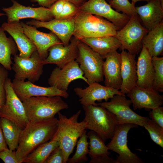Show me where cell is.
<instances>
[{
  "instance_id": "27",
  "label": "cell",
  "mask_w": 163,
  "mask_h": 163,
  "mask_svg": "<svg viewBox=\"0 0 163 163\" xmlns=\"http://www.w3.org/2000/svg\"><path fill=\"white\" fill-rule=\"evenodd\" d=\"M79 40L100 54L103 59L109 53L120 48L121 46L114 36L86 38Z\"/></svg>"
},
{
  "instance_id": "3",
  "label": "cell",
  "mask_w": 163,
  "mask_h": 163,
  "mask_svg": "<svg viewBox=\"0 0 163 163\" xmlns=\"http://www.w3.org/2000/svg\"><path fill=\"white\" fill-rule=\"evenodd\" d=\"M117 27L98 16L79 11L75 17L73 36L79 40L83 38L114 36Z\"/></svg>"
},
{
  "instance_id": "11",
  "label": "cell",
  "mask_w": 163,
  "mask_h": 163,
  "mask_svg": "<svg viewBox=\"0 0 163 163\" xmlns=\"http://www.w3.org/2000/svg\"><path fill=\"white\" fill-rule=\"evenodd\" d=\"M43 60L36 50L28 58L14 56L12 69L15 73L14 79L24 81L26 79L33 83L37 81L43 72Z\"/></svg>"
},
{
  "instance_id": "16",
  "label": "cell",
  "mask_w": 163,
  "mask_h": 163,
  "mask_svg": "<svg viewBox=\"0 0 163 163\" xmlns=\"http://www.w3.org/2000/svg\"><path fill=\"white\" fill-rule=\"evenodd\" d=\"M12 85L16 94L22 101L32 97L58 96L67 98L69 96L67 91L59 90L56 87L39 86L34 84L29 81H20L14 79L12 82Z\"/></svg>"
},
{
  "instance_id": "32",
  "label": "cell",
  "mask_w": 163,
  "mask_h": 163,
  "mask_svg": "<svg viewBox=\"0 0 163 163\" xmlns=\"http://www.w3.org/2000/svg\"><path fill=\"white\" fill-rule=\"evenodd\" d=\"M76 145L75 152L72 157L68 158L67 161L68 163H76L87 161V155L89 152V144L86 130L79 137Z\"/></svg>"
},
{
  "instance_id": "31",
  "label": "cell",
  "mask_w": 163,
  "mask_h": 163,
  "mask_svg": "<svg viewBox=\"0 0 163 163\" xmlns=\"http://www.w3.org/2000/svg\"><path fill=\"white\" fill-rule=\"evenodd\" d=\"M59 146V142L51 139L37 147L25 158V163H44L51 152Z\"/></svg>"
},
{
  "instance_id": "35",
  "label": "cell",
  "mask_w": 163,
  "mask_h": 163,
  "mask_svg": "<svg viewBox=\"0 0 163 163\" xmlns=\"http://www.w3.org/2000/svg\"><path fill=\"white\" fill-rule=\"evenodd\" d=\"M108 2L111 7L117 11H121L130 17L138 14L135 5L131 3L128 0H110Z\"/></svg>"
},
{
  "instance_id": "1",
  "label": "cell",
  "mask_w": 163,
  "mask_h": 163,
  "mask_svg": "<svg viewBox=\"0 0 163 163\" xmlns=\"http://www.w3.org/2000/svg\"><path fill=\"white\" fill-rule=\"evenodd\" d=\"M59 120L51 119L30 122L21 132L15 151L19 163L40 145L50 140L58 128Z\"/></svg>"
},
{
  "instance_id": "41",
  "label": "cell",
  "mask_w": 163,
  "mask_h": 163,
  "mask_svg": "<svg viewBox=\"0 0 163 163\" xmlns=\"http://www.w3.org/2000/svg\"><path fill=\"white\" fill-rule=\"evenodd\" d=\"M66 1L57 0L49 8L54 18H56L61 13Z\"/></svg>"
},
{
  "instance_id": "42",
  "label": "cell",
  "mask_w": 163,
  "mask_h": 163,
  "mask_svg": "<svg viewBox=\"0 0 163 163\" xmlns=\"http://www.w3.org/2000/svg\"><path fill=\"white\" fill-rule=\"evenodd\" d=\"M57 0H30L32 2H37L38 4L44 7L49 8Z\"/></svg>"
},
{
  "instance_id": "26",
  "label": "cell",
  "mask_w": 163,
  "mask_h": 163,
  "mask_svg": "<svg viewBox=\"0 0 163 163\" xmlns=\"http://www.w3.org/2000/svg\"><path fill=\"white\" fill-rule=\"evenodd\" d=\"M89 139V163H115V160L109 157L110 153L104 142L95 132L91 130L87 133Z\"/></svg>"
},
{
  "instance_id": "29",
  "label": "cell",
  "mask_w": 163,
  "mask_h": 163,
  "mask_svg": "<svg viewBox=\"0 0 163 163\" xmlns=\"http://www.w3.org/2000/svg\"><path fill=\"white\" fill-rule=\"evenodd\" d=\"M5 31L0 27V64L7 70H11L13 64L11 56L16 55L18 49L14 40L8 37Z\"/></svg>"
},
{
  "instance_id": "21",
  "label": "cell",
  "mask_w": 163,
  "mask_h": 163,
  "mask_svg": "<svg viewBox=\"0 0 163 163\" xmlns=\"http://www.w3.org/2000/svg\"><path fill=\"white\" fill-rule=\"evenodd\" d=\"M1 27L12 37L19 51L20 57H29L33 52L37 50L34 44L24 33L20 21L4 22Z\"/></svg>"
},
{
  "instance_id": "24",
  "label": "cell",
  "mask_w": 163,
  "mask_h": 163,
  "mask_svg": "<svg viewBox=\"0 0 163 163\" xmlns=\"http://www.w3.org/2000/svg\"><path fill=\"white\" fill-rule=\"evenodd\" d=\"M105 58L103 67L105 85L119 90L122 83L120 53L114 51L109 53Z\"/></svg>"
},
{
  "instance_id": "15",
  "label": "cell",
  "mask_w": 163,
  "mask_h": 163,
  "mask_svg": "<svg viewBox=\"0 0 163 163\" xmlns=\"http://www.w3.org/2000/svg\"><path fill=\"white\" fill-rule=\"evenodd\" d=\"M85 88L77 87L74 89V92L79 98V101L82 106L95 105V101L104 100L108 101L116 94L125 95L118 90L93 82Z\"/></svg>"
},
{
  "instance_id": "10",
  "label": "cell",
  "mask_w": 163,
  "mask_h": 163,
  "mask_svg": "<svg viewBox=\"0 0 163 163\" xmlns=\"http://www.w3.org/2000/svg\"><path fill=\"white\" fill-rule=\"evenodd\" d=\"M131 123L119 125L111 140L107 145L109 150L119 155L115 163H143L144 162L136 154L132 152L127 146V136L129 130L137 127Z\"/></svg>"
},
{
  "instance_id": "22",
  "label": "cell",
  "mask_w": 163,
  "mask_h": 163,
  "mask_svg": "<svg viewBox=\"0 0 163 163\" xmlns=\"http://www.w3.org/2000/svg\"><path fill=\"white\" fill-rule=\"evenodd\" d=\"M121 75L122 83L120 89L121 92L127 94L136 86L137 80L136 55L121 50Z\"/></svg>"
},
{
  "instance_id": "7",
  "label": "cell",
  "mask_w": 163,
  "mask_h": 163,
  "mask_svg": "<svg viewBox=\"0 0 163 163\" xmlns=\"http://www.w3.org/2000/svg\"><path fill=\"white\" fill-rule=\"evenodd\" d=\"M149 31L142 24L138 14L133 15L126 25L117 31L114 36L121 44V50L136 55L142 47V41Z\"/></svg>"
},
{
  "instance_id": "34",
  "label": "cell",
  "mask_w": 163,
  "mask_h": 163,
  "mask_svg": "<svg viewBox=\"0 0 163 163\" xmlns=\"http://www.w3.org/2000/svg\"><path fill=\"white\" fill-rule=\"evenodd\" d=\"M143 126L149 133L152 139L156 144L163 148V128L151 119L147 121Z\"/></svg>"
},
{
  "instance_id": "9",
  "label": "cell",
  "mask_w": 163,
  "mask_h": 163,
  "mask_svg": "<svg viewBox=\"0 0 163 163\" xmlns=\"http://www.w3.org/2000/svg\"><path fill=\"white\" fill-rule=\"evenodd\" d=\"M5 102L0 110V117L5 118L24 129L29 123L22 101L18 97L8 77L5 82Z\"/></svg>"
},
{
  "instance_id": "13",
  "label": "cell",
  "mask_w": 163,
  "mask_h": 163,
  "mask_svg": "<svg viewBox=\"0 0 163 163\" xmlns=\"http://www.w3.org/2000/svg\"><path fill=\"white\" fill-rule=\"evenodd\" d=\"M81 79L88 84L87 79L76 60L72 61L62 68L57 67L52 72L48 80L50 86L67 91L70 83L72 81Z\"/></svg>"
},
{
  "instance_id": "5",
  "label": "cell",
  "mask_w": 163,
  "mask_h": 163,
  "mask_svg": "<svg viewBox=\"0 0 163 163\" xmlns=\"http://www.w3.org/2000/svg\"><path fill=\"white\" fill-rule=\"evenodd\" d=\"M29 122L54 117L61 110L68 108L60 96L31 97L22 101Z\"/></svg>"
},
{
  "instance_id": "44",
  "label": "cell",
  "mask_w": 163,
  "mask_h": 163,
  "mask_svg": "<svg viewBox=\"0 0 163 163\" xmlns=\"http://www.w3.org/2000/svg\"><path fill=\"white\" fill-rule=\"evenodd\" d=\"M74 4L76 6L79 7L84 3H85L88 0H66Z\"/></svg>"
},
{
  "instance_id": "37",
  "label": "cell",
  "mask_w": 163,
  "mask_h": 163,
  "mask_svg": "<svg viewBox=\"0 0 163 163\" xmlns=\"http://www.w3.org/2000/svg\"><path fill=\"white\" fill-rule=\"evenodd\" d=\"M8 71L0 64V110L5 104L6 101L5 82L8 75Z\"/></svg>"
},
{
  "instance_id": "14",
  "label": "cell",
  "mask_w": 163,
  "mask_h": 163,
  "mask_svg": "<svg viewBox=\"0 0 163 163\" xmlns=\"http://www.w3.org/2000/svg\"><path fill=\"white\" fill-rule=\"evenodd\" d=\"M12 5L2 10L7 17V22L20 21L21 19L32 18L41 21H47L54 18L49 8L40 7L33 8L22 5L15 0H11Z\"/></svg>"
},
{
  "instance_id": "38",
  "label": "cell",
  "mask_w": 163,
  "mask_h": 163,
  "mask_svg": "<svg viewBox=\"0 0 163 163\" xmlns=\"http://www.w3.org/2000/svg\"><path fill=\"white\" fill-rule=\"evenodd\" d=\"M64 159L62 150L59 146L51 152L44 163H64Z\"/></svg>"
},
{
  "instance_id": "25",
  "label": "cell",
  "mask_w": 163,
  "mask_h": 163,
  "mask_svg": "<svg viewBox=\"0 0 163 163\" xmlns=\"http://www.w3.org/2000/svg\"><path fill=\"white\" fill-rule=\"evenodd\" d=\"M145 5L136 7L142 25L149 31L163 21V7L160 0H149Z\"/></svg>"
},
{
  "instance_id": "20",
  "label": "cell",
  "mask_w": 163,
  "mask_h": 163,
  "mask_svg": "<svg viewBox=\"0 0 163 163\" xmlns=\"http://www.w3.org/2000/svg\"><path fill=\"white\" fill-rule=\"evenodd\" d=\"M24 33L36 46L40 58L43 60L48 55V49L52 46L62 43L53 33H46L37 30L35 27L20 21Z\"/></svg>"
},
{
  "instance_id": "6",
  "label": "cell",
  "mask_w": 163,
  "mask_h": 163,
  "mask_svg": "<svg viewBox=\"0 0 163 163\" xmlns=\"http://www.w3.org/2000/svg\"><path fill=\"white\" fill-rule=\"evenodd\" d=\"M76 61L87 79L88 85L103 80V57L89 46L78 40Z\"/></svg>"
},
{
  "instance_id": "43",
  "label": "cell",
  "mask_w": 163,
  "mask_h": 163,
  "mask_svg": "<svg viewBox=\"0 0 163 163\" xmlns=\"http://www.w3.org/2000/svg\"><path fill=\"white\" fill-rule=\"evenodd\" d=\"M8 148L7 145L0 126V152Z\"/></svg>"
},
{
  "instance_id": "23",
  "label": "cell",
  "mask_w": 163,
  "mask_h": 163,
  "mask_svg": "<svg viewBox=\"0 0 163 163\" xmlns=\"http://www.w3.org/2000/svg\"><path fill=\"white\" fill-rule=\"evenodd\" d=\"M137 80L136 86L152 88L155 76L152 56L142 45L136 62Z\"/></svg>"
},
{
  "instance_id": "2",
  "label": "cell",
  "mask_w": 163,
  "mask_h": 163,
  "mask_svg": "<svg viewBox=\"0 0 163 163\" xmlns=\"http://www.w3.org/2000/svg\"><path fill=\"white\" fill-rule=\"evenodd\" d=\"M81 112V110H79L69 118L59 112L57 113L58 125L51 139L59 142L63 152L64 163L67 162L76 144L78 138L86 129L85 124L83 120L80 122L78 121Z\"/></svg>"
},
{
  "instance_id": "30",
  "label": "cell",
  "mask_w": 163,
  "mask_h": 163,
  "mask_svg": "<svg viewBox=\"0 0 163 163\" xmlns=\"http://www.w3.org/2000/svg\"><path fill=\"white\" fill-rule=\"evenodd\" d=\"M0 126L8 148L12 150L17 149L22 129L9 120L0 118Z\"/></svg>"
},
{
  "instance_id": "47",
  "label": "cell",
  "mask_w": 163,
  "mask_h": 163,
  "mask_svg": "<svg viewBox=\"0 0 163 163\" xmlns=\"http://www.w3.org/2000/svg\"><path fill=\"white\" fill-rule=\"evenodd\" d=\"M161 5L163 7V0H160Z\"/></svg>"
},
{
  "instance_id": "19",
  "label": "cell",
  "mask_w": 163,
  "mask_h": 163,
  "mask_svg": "<svg viewBox=\"0 0 163 163\" xmlns=\"http://www.w3.org/2000/svg\"><path fill=\"white\" fill-rule=\"evenodd\" d=\"M127 94L134 110L143 108L152 110L161 106L163 104V95L152 88L136 86Z\"/></svg>"
},
{
  "instance_id": "46",
  "label": "cell",
  "mask_w": 163,
  "mask_h": 163,
  "mask_svg": "<svg viewBox=\"0 0 163 163\" xmlns=\"http://www.w3.org/2000/svg\"><path fill=\"white\" fill-rule=\"evenodd\" d=\"M6 15L5 14L0 13V17Z\"/></svg>"
},
{
  "instance_id": "17",
  "label": "cell",
  "mask_w": 163,
  "mask_h": 163,
  "mask_svg": "<svg viewBox=\"0 0 163 163\" xmlns=\"http://www.w3.org/2000/svg\"><path fill=\"white\" fill-rule=\"evenodd\" d=\"M78 40L74 37H72L70 42L67 46L62 43L55 44L48 49V55L42 60L43 65L55 64L62 68L70 62L75 60L78 52L77 42Z\"/></svg>"
},
{
  "instance_id": "39",
  "label": "cell",
  "mask_w": 163,
  "mask_h": 163,
  "mask_svg": "<svg viewBox=\"0 0 163 163\" xmlns=\"http://www.w3.org/2000/svg\"><path fill=\"white\" fill-rule=\"evenodd\" d=\"M0 159L5 163H19L15 151L8 148L0 152Z\"/></svg>"
},
{
  "instance_id": "12",
  "label": "cell",
  "mask_w": 163,
  "mask_h": 163,
  "mask_svg": "<svg viewBox=\"0 0 163 163\" xmlns=\"http://www.w3.org/2000/svg\"><path fill=\"white\" fill-rule=\"evenodd\" d=\"M81 11L101 17L106 19L118 28H122L130 17L114 10L106 0H88L79 7Z\"/></svg>"
},
{
  "instance_id": "48",
  "label": "cell",
  "mask_w": 163,
  "mask_h": 163,
  "mask_svg": "<svg viewBox=\"0 0 163 163\" xmlns=\"http://www.w3.org/2000/svg\"><path fill=\"white\" fill-rule=\"evenodd\" d=\"M107 0V1L109 2V1H110V0Z\"/></svg>"
},
{
  "instance_id": "45",
  "label": "cell",
  "mask_w": 163,
  "mask_h": 163,
  "mask_svg": "<svg viewBox=\"0 0 163 163\" xmlns=\"http://www.w3.org/2000/svg\"><path fill=\"white\" fill-rule=\"evenodd\" d=\"M149 0H132V3L135 5L136 3L139 1H146V2H147Z\"/></svg>"
},
{
  "instance_id": "18",
  "label": "cell",
  "mask_w": 163,
  "mask_h": 163,
  "mask_svg": "<svg viewBox=\"0 0 163 163\" xmlns=\"http://www.w3.org/2000/svg\"><path fill=\"white\" fill-rule=\"evenodd\" d=\"M75 17L64 20L54 18L47 21L33 19L26 24L36 28L42 27L49 30L57 37L64 45L67 46L73 35Z\"/></svg>"
},
{
  "instance_id": "40",
  "label": "cell",
  "mask_w": 163,
  "mask_h": 163,
  "mask_svg": "<svg viewBox=\"0 0 163 163\" xmlns=\"http://www.w3.org/2000/svg\"><path fill=\"white\" fill-rule=\"evenodd\" d=\"M151 120L163 128V107L160 106L152 109L149 113Z\"/></svg>"
},
{
  "instance_id": "33",
  "label": "cell",
  "mask_w": 163,
  "mask_h": 163,
  "mask_svg": "<svg viewBox=\"0 0 163 163\" xmlns=\"http://www.w3.org/2000/svg\"><path fill=\"white\" fill-rule=\"evenodd\" d=\"M152 61L155 76L152 88L159 92H163V57L153 56Z\"/></svg>"
},
{
  "instance_id": "8",
  "label": "cell",
  "mask_w": 163,
  "mask_h": 163,
  "mask_svg": "<svg viewBox=\"0 0 163 163\" xmlns=\"http://www.w3.org/2000/svg\"><path fill=\"white\" fill-rule=\"evenodd\" d=\"M132 104L130 99L125 95L116 94L109 101L96 103L95 105L102 106L115 116L119 125L131 123L143 126L150 119L139 115L130 108Z\"/></svg>"
},
{
  "instance_id": "4",
  "label": "cell",
  "mask_w": 163,
  "mask_h": 163,
  "mask_svg": "<svg viewBox=\"0 0 163 163\" xmlns=\"http://www.w3.org/2000/svg\"><path fill=\"white\" fill-rule=\"evenodd\" d=\"M82 106L85 112L83 120L86 129L95 132L104 142L111 139L119 125L115 115L100 106Z\"/></svg>"
},
{
  "instance_id": "28",
  "label": "cell",
  "mask_w": 163,
  "mask_h": 163,
  "mask_svg": "<svg viewBox=\"0 0 163 163\" xmlns=\"http://www.w3.org/2000/svg\"><path fill=\"white\" fill-rule=\"evenodd\" d=\"M142 45L151 56H158L163 52V21L149 30L142 41Z\"/></svg>"
},
{
  "instance_id": "36",
  "label": "cell",
  "mask_w": 163,
  "mask_h": 163,
  "mask_svg": "<svg viewBox=\"0 0 163 163\" xmlns=\"http://www.w3.org/2000/svg\"><path fill=\"white\" fill-rule=\"evenodd\" d=\"M79 11V7L66 0L61 13L56 19H68L75 16Z\"/></svg>"
}]
</instances>
